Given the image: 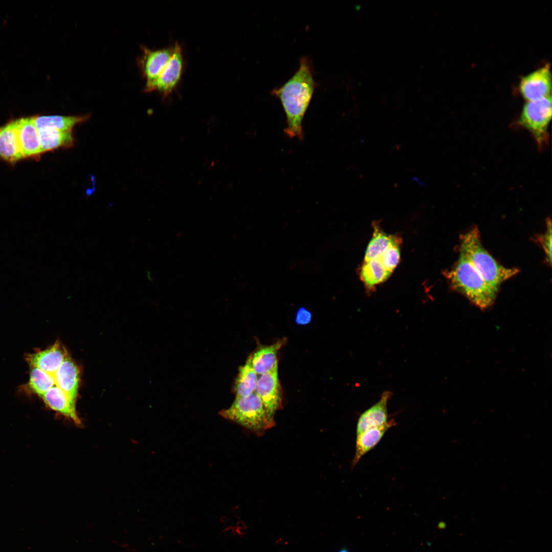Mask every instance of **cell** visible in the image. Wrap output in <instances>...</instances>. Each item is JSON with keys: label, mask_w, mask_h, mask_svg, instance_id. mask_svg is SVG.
<instances>
[{"label": "cell", "mask_w": 552, "mask_h": 552, "mask_svg": "<svg viewBox=\"0 0 552 552\" xmlns=\"http://www.w3.org/2000/svg\"><path fill=\"white\" fill-rule=\"evenodd\" d=\"M311 59L303 56L294 74L284 84L274 88L272 95L281 101L286 116L285 132L290 137L302 139V122L316 87Z\"/></svg>", "instance_id": "obj_1"}, {"label": "cell", "mask_w": 552, "mask_h": 552, "mask_svg": "<svg viewBox=\"0 0 552 552\" xmlns=\"http://www.w3.org/2000/svg\"><path fill=\"white\" fill-rule=\"evenodd\" d=\"M55 385L76 403L80 381L79 369L68 354L54 374Z\"/></svg>", "instance_id": "obj_13"}, {"label": "cell", "mask_w": 552, "mask_h": 552, "mask_svg": "<svg viewBox=\"0 0 552 552\" xmlns=\"http://www.w3.org/2000/svg\"><path fill=\"white\" fill-rule=\"evenodd\" d=\"M55 385L54 375L38 368L32 367L30 374L29 385L34 393L41 397Z\"/></svg>", "instance_id": "obj_23"}, {"label": "cell", "mask_w": 552, "mask_h": 552, "mask_svg": "<svg viewBox=\"0 0 552 552\" xmlns=\"http://www.w3.org/2000/svg\"><path fill=\"white\" fill-rule=\"evenodd\" d=\"M41 153L51 151L61 147L74 145V138L70 131H61L49 128L37 129Z\"/></svg>", "instance_id": "obj_19"}, {"label": "cell", "mask_w": 552, "mask_h": 552, "mask_svg": "<svg viewBox=\"0 0 552 552\" xmlns=\"http://www.w3.org/2000/svg\"><path fill=\"white\" fill-rule=\"evenodd\" d=\"M143 55L140 61L141 68L146 79L145 91L154 90L156 82L161 74L173 52V47L152 50L143 48Z\"/></svg>", "instance_id": "obj_8"}, {"label": "cell", "mask_w": 552, "mask_h": 552, "mask_svg": "<svg viewBox=\"0 0 552 552\" xmlns=\"http://www.w3.org/2000/svg\"><path fill=\"white\" fill-rule=\"evenodd\" d=\"M445 275L453 289L481 309L490 307L494 303L496 293L462 252L459 251L457 261Z\"/></svg>", "instance_id": "obj_3"}, {"label": "cell", "mask_w": 552, "mask_h": 552, "mask_svg": "<svg viewBox=\"0 0 552 552\" xmlns=\"http://www.w3.org/2000/svg\"><path fill=\"white\" fill-rule=\"evenodd\" d=\"M258 379L257 374L248 359L239 369L235 386L236 397H247L255 393Z\"/></svg>", "instance_id": "obj_21"}, {"label": "cell", "mask_w": 552, "mask_h": 552, "mask_svg": "<svg viewBox=\"0 0 552 552\" xmlns=\"http://www.w3.org/2000/svg\"><path fill=\"white\" fill-rule=\"evenodd\" d=\"M551 90V75L548 64L523 77L519 83L520 93L527 101L550 96Z\"/></svg>", "instance_id": "obj_7"}, {"label": "cell", "mask_w": 552, "mask_h": 552, "mask_svg": "<svg viewBox=\"0 0 552 552\" xmlns=\"http://www.w3.org/2000/svg\"><path fill=\"white\" fill-rule=\"evenodd\" d=\"M220 415L257 433H262L274 424L268 419L261 400L255 392L247 397H236L232 405L222 410Z\"/></svg>", "instance_id": "obj_4"}, {"label": "cell", "mask_w": 552, "mask_h": 552, "mask_svg": "<svg viewBox=\"0 0 552 552\" xmlns=\"http://www.w3.org/2000/svg\"><path fill=\"white\" fill-rule=\"evenodd\" d=\"M551 118V95L527 101L523 106L520 124L530 131L539 145L547 138V129Z\"/></svg>", "instance_id": "obj_5"}, {"label": "cell", "mask_w": 552, "mask_h": 552, "mask_svg": "<svg viewBox=\"0 0 552 552\" xmlns=\"http://www.w3.org/2000/svg\"><path fill=\"white\" fill-rule=\"evenodd\" d=\"M41 397L50 408L68 418L75 424H81V421L76 409V403L59 387L54 385Z\"/></svg>", "instance_id": "obj_14"}, {"label": "cell", "mask_w": 552, "mask_h": 552, "mask_svg": "<svg viewBox=\"0 0 552 552\" xmlns=\"http://www.w3.org/2000/svg\"><path fill=\"white\" fill-rule=\"evenodd\" d=\"M438 526L440 528H445V527L446 526V524L444 522H441L439 524Z\"/></svg>", "instance_id": "obj_26"}, {"label": "cell", "mask_w": 552, "mask_h": 552, "mask_svg": "<svg viewBox=\"0 0 552 552\" xmlns=\"http://www.w3.org/2000/svg\"><path fill=\"white\" fill-rule=\"evenodd\" d=\"M89 116H35L31 117L37 129L49 128L61 131H70L77 124L85 122Z\"/></svg>", "instance_id": "obj_17"}, {"label": "cell", "mask_w": 552, "mask_h": 552, "mask_svg": "<svg viewBox=\"0 0 552 552\" xmlns=\"http://www.w3.org/2000/svg\"><path fill=\"white\" fill-rule=\"evenodd\" d=\"M392 395L390 391H384L377 403L360 415L357 423L356 435L367 429L379 427L388 422L387 404Z\"/></svg>", "instance_id": "obj_11"}, {"label": "cell", "mask_w": 552, "mask_h": 552, "mask_svg": "<svg viewBox=\"0 0 552 552\" xmlns=\"http://www.w3.org/2000/svg\"><path fill=\"white\" fill-rule=\"evenodd\" d=\"M311 312L304 307L300 308L295 316V321L298 325H306L311 320Z\"/></svg>", "instance_id": "obj_25"}, {"label": "cell", "mask_w": 552, "mask_h": 552, "mask_svg": "<svg viewBox=\"0 0 552 552\" xmlns=\"http://www.w3.org/2000/svg\"><path fill=\"white\" fill-rule=\"evenodd\" d=\"M278 364L262 374L257 381L255 393L260 397L268 419L274 422L273 416L281 405Z\"/></svg>", "instance_id": "obj_6"}, {"label": "cell", "mask_w": 552, "mask_h": 552, "mask_svg": "<svg viewBox=\"0 0 552 552\" xmlns=\"http://www.w3.org/2000/svg\"><path fill=\"white\" fill-rule=\"evenodd\" d=\"M398 241L399 240L396 237L384 233L375 225L372 238L366 249L364 261L377 257Z\"/></svg>", "instance_id": "obj_22"}, {"label": "cell", "mask_w": 552, "mask_h": 552, "mask_svg": "<svg viewBox=\"0 0 552 552\" xmlns=\"http://www.w3.org/2000/svg\"><path fill=\"white\" fill-rule=\"evenodd\" d=\"M538 241L542 246L546 255L547 262L551 263V224L549 220L547 223L545 233L538 238Z\"/></svg>", "instance_id": "obj_24"}, {"label": "cell", "mask_w": 552, "mask_h": 552, "mask_svg": "<svg viewBox=\"0 0 552 552\" xmlns=\"http://www.w3.org/2000/svg\"><path fill=\"white\" fill-rule=\"evenodd\" d=\"M338 552H350L349 550L345 547H343L340 549Z\"/></svg>", "instance_id": "obj_27"}, {"label": "cell", "mask_w": 552, "mask_h": 552, "mask_svg": "<svg viewBox=\"0 0 552 552\" xmlns=\"http://www.w3.org/2000/svg\"><path fill=\"white\" fill-rule=\"evenodd\" d=\"M183 65L181 48L175 42L171 57L156 82L154 90L158 91L164 98L171 94L180 79Z\"/></svg>", "instance_id": "obj_9"}, {"label": "cell", "mask_w": 552, "mask_h": 552, "mask_svg": "<svg viewBox=\"0 0 552 552\" xmlns=\"http://www.w3.org/2000/svg\"><path fill=\"white\" fill-rule=\"evenodd\" d=\"M23 159L14 120L0 127V159L15 163Z\"/></svg>", "instance_id": "obj_16"}, {"label": "cell", "mask_w": 552, "mask_h": 552, "mask_svg": "<svg viewBox=\"0 0 552 552\" xmlns=\"http://www.w3.org/2000/svg\"><path fill=\"white\" fill-rule=\"evenodd\" d=\"M460 239V251L496 293L502 282L519 272L516 268H508L500 265L485 249L481 243L477 227L462 235Z\"/></svg>", "instance_id": "obj_2"}, {"label": "cell", "mask_w": 552, "mask_h": 552, "mask_svg": "<svg viewBox=\"0 0 552 552\" xmlns=\"http://www.w3.org/2000/svg\"><path fill=\"white\" fill-rule=\"evenodd\" d=\"M282 342L262 347L249 358L252 368L257 375H262L271 371L277 364V355Z\"/></svg>", "instance_id": "obj_18"}, {"label": "cell", "mask_w": 552, "mask_h": 552, "mask_svg": "<svg viewBox=\"0 0 552 552\" xmlns=\"http://www.w3.org/2000/svg\"><path fill=\"white\" fill-rule=\"evenodd\" d=\"M395 425V421L391 420L384 425L370 428L356 435L352 467L357 465L362 456L373 449L380 442L386 431Z\"/></svg>", "instance_id": "obj_15"}, {"label": "cell", "mask_w": 552, "mask_h": 552, "mask_svg": "<svg viewBox=\"0 0 552 552\" xmlns=\"http://www.w3.org/2000/svg\"><path fill=\"white\" fill-rule=\"evenodd\" d=\"M14 122L23 159L36 157L42 154L38 130L31 117L19 118Z\"/></svg>", "instance_id": "obj_10"}, {"label": "cell", "mask_w": 552, "mask_h": 552, "mask_svg": "<svg viewBox=\"0 0 552 552\" xmlns=\"http://www.w3.org/2000/svg\"><path fill=\"white\" fill-rule=\"evenodd\" d=\"M392 273L379 261L371 259L364 261L360 269V278L366 286L372 287L384 282Z\"/></svg>", "instance_id": "obj_20"}, {"label": "cell", "mask_w": 552, "mask_h": 552, "mask_svg": "<svg viewBox=\"0 0 552 552\" xmlns=\"http://www.w3.org/2000/svg\"><path fill=\"white\" fill-rule=\"evenodd\" d=\"M67 355L65 348L57 341L48 349L28 355L27 360L32 367L54 375Z\"/></svg>", "instance_id": "obj_12"}]
</instances>
